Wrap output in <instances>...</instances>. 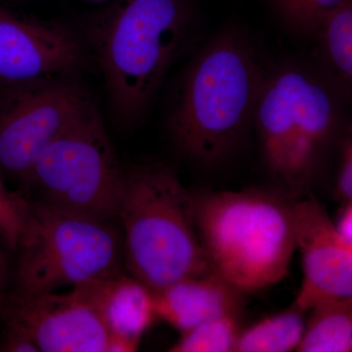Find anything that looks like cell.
Wrapping results in <instances>:
<instances>
[{"label": "cell", "instance_id": "cell-1", "mask_svg": "<svg viewBox=\"0 0 352 352\" xmlns=\"http://www.w3.org/2000/svg\"><path fill=\"white\" fill-rule=\"evenodd\" d=\"M266 74L251 41L222 30L190 62L170 116L175 145L189 159L214 166L232 154L254 120Z\"/></svg>", "mask_w": 352, "mask_h": 352}, {"label": "cell", "instance_id": "cell-2", "mask_svg": "<svg viewBox=\"0 0 352 352\" xmlns=\"http://www.w3.org/2000/svg\"><path fill=\"white\" fill-rule=\"evenodd\" d=\"M118 220L124 265L153 293L214 272L197 230L194 193L170 166L147 164L126 171Z\"/></svg>", "mask_w": 352, "mask_h": 352}, {"label": "cell", "instance_id": "cell-3", "mask_svg": "<svg viewBox=\"0 0 352 352\" xmlns=\"http://www.w3.org/2000/svg\"><path fill=\"white\" fill-rule=\"evenodd\" d=\"M182 0H118L92 27L91 41L113 115L135 124L190 36Z\"/></svg>", "mask_w": 352, "mask_h": 352}, {"label": "cell", "instance_id": "cell-4", "mask_svg": "<svg viewBox=\"0 0 352 352\" xmlns=\"http://www.w3.org/2000/svg\"><path fill=\"white\" fill-rule=\"evenodd\" d=\"M194 199L197 230L215 274L244 294L286 277L296 250L294 203L254 190Z\"/></svg>", "mask_w": 352, "mask_h": 352}, {"label": "cell", "instance_id": "cell-5", "mask_svg": "<svg viewBox=\"0 0 352 352\" xmlns=\"http://www.w3.org/2000/svg\"><path fill=\"white\" fill-rule=\"evenodd\" d=\"M337 118L332 91L314 74L287 65L266 75L252 122L271 175L295 193L305 188Z\"/></svg>", "mask_w": 352, "mask_h": 352}, {"label": "cell", "instance_id": "cell-6", "mask_svg": "<svg viewBox=\"0 0 352 352\" xmlns=\"http://www.w3.org/2000/svg\"><path fill=\"white\" fill-rule=\"evenodd\" d=\"M30 201L29 224L18 250L15 289L48 293L122 273V233L115 222Z\"/></svg>", "mask_w": 352, "mask_h": 352}, {"label": "cell", "instance_id": "cell-7", "mask_svg": "<svg viewBox=\"0 0 352 352\" xmlns=\"http://www.w3.org/2000/svg\"><path fill=\"white\" fill-rule=\"evenodd\" d=\"M100 113L92 101L39 156L27 187L38 201L115 222L126 182Z\"/></svg>", "mask_w": 352, "mask_h": 352}, {"label": "cell", "instance_id": "cell-8", "mask_svg": "<svg viewBox=\"0 0 352 352\" xmlns=\"http://www.w3.org/2000/svg\"><path fill=\"white\" fill-rule=\"evenodd\" d=\"M90 100L69 76L0 89V175L28 186L34 164Z\"/></svg>", "mask_w": 352, "mask_h": 352}, {"label": "cell", "instance_id": "cell-9", "mask_svg": "<svg viewBox=\"0 0 352 352\" xmlns=\"http://www.w3.org/2000/svg\"><path fill=\"white\" fill-rule=\"evenodd\" d=\"M0 321L29 336L39 351L107 352V328L74 289L59 295L14 288L4 300Z\"/></svg>", "mask_w": 352, "mask_h": 352}, {"label": "cell", "instance_id": "cell-10", "mask_svg": "<svg viewBox=\"0 0 352 352\" xmlns=\"http://www.w3.org/2000/svg\"><path fill=\"white\" fill-rule=\"evenodd\" d=\"M85 62L82 41L69 28L24 17L0 6V89L69 76Z\"/></svg>", "mask_w": 352, "mask_h": 352}, {"label": "cell", "instance_id": "cell-11", "mask_svg": "<svg viewBox=\"0 0 352 352\" xmlns=\"http://www.w3.org/2000/svg\"><path fill=\"white\" fill-rule=\"evenodd\" d=\"M302 286L294 305L309 311L321 303L352 298V249L314 198L294 203Z\"/></svg>", "mask_w": 352, "mask_h": 352}, {"label": "cell", "instance_id": "cell-12", "mask_svg": "<svg viewBox=\"0 0 352 352\" xmlns=\"http://www.w3.org/2000/svg\"><path fill=\"white\" fill-rule=\"evenodd\" d=\"M154 302L157 319L183 333L217 317L239 315L244 293L210 272L184 278L155 292Z\"/></svg>", "mask_w": 352, "mask_h": 352}, {"label": "cell", "instance_id": "cell-13", "mask_svg": "<svg viewBox=\"0 0 352 352\" xmlns=\"http://www.w3.org/2000/svg\"><path fill=\"white\" fill-rule=\"evenodd\" d=\"M73 289L94 308L110 335L142 340L157 319L154 293L131 275L92 279Z\"/></svg>", "mask_w": 352, "mask_h": 352}, {"label": "cell", "instance_id": "cell-14", "mask_svg": "<svg viewBox=\"0 0 352 352\" xmlns=\"http://www.w3.org/2000/svg\"><path fill=\"white\" fill-rule=\"evenodd\" d=\"M296 351H351L352 298L332 300L312 308Z\"/></svg>", "mask_w": 352, "mask_h": 352}, {"label": "cell", "instance_id": "cell-15", "mask_svg": "<svg viewBox=\"0 0 352 352\" xmlns=\"http://www.w3.org/2000/svg\"><path fill=\"white\" fill-rule=\"evenodd\" d=\"M305 311L293 305L241 331L236 352H289L300 346L305 329Z\"/></svg>", "mask_w": 352, "mask_h": 352}, {"label": "cell", "instance_id": "cell-16", "mask_svg": "<svg viewBox=\"0 0 352 352\" xmlns=\"http://www.w3.org/2000/svg\"><path fill=\"white\" fill-rule=\"evenodd\" d=\"M316 38L333 80L352 95V0H346L329 16Z\"/></svg>", "mask_w": 352, "mask_h": 352}, {"label": "cell", "instance_id": "cell-17", "mask_svg": "<svg viewBox=\"0 0 352 352\" xmlns=\"http://www.w3.org/2000/svg\"><path fill=\"white\" fill-rule=\"evenodd\" d=\"M240 332L239 315H223L182 333L179 340L171 346L170 351H235Z\"/></svg>", "mask_w": 352, "mask_h": 352}, {"label": "cell", "instance_id": "cell-18", "mask_svg": "<svg viewBox=\"0 0 352 352\" xmlns=\"http://www.w3.org/2000/svg\"><path fill=\"white\" fill-rule=\"evenodd\" d=\"M346 0H272L284 24L303 36H316L329 16Z\"/></svg>", "mask_w": 352, "mask_h": 352}, {"label": "cell", "instance_id": "cell-19", "mask_svg": "<svg viewBox=\"0 0 352 352\" xmlns=\"http://www.w3.org/2000/svg\"><path fill=\"white\" fill-rule=\"evenodd\" d=\"M31 201L8 191L0 175V240L18 252L29 224Z\"/></svg>", "mask_w": 352, "mask_h": 352}, {"label": "cell", "instance_id": "cell-20", "mask_svg": "<svg viewBox=\"0 0 352 352\" xmlns=\"http://www.w3.org/2000/svg\"><path fill=\"white\" fill-rule=\"evenodd\" d=\"M0 351L39 352V349L31 338L19 329L4 325L3 333L0 339Z\"/></svg>", "mask_w": 352, "mask_h": 352}, {"label": "cell", "instance_id": "cell-21", "mask_svg": "<svg viewBox=\"0 0 352 352\" xmlns=\"http://www.w3.org/2000/svg\"><path fill=\"white\" fill-rule=\"evenodd\" d=\"M349 141L344 152V162L340 170L338 188L340 195L352 201V126L349 129Z\"/></svg>", "mask_w": 352, "mask_h": 352}, {"label": "cell", "instance_id": "cell-22", "mask_svg": "<svg viewBox=\"0 0 352 352\" xmlns=\"http://www.w3.org/2000/svg\"><path fill=\"white\" fill-rule=\"evenodd\" d=\"M141 340L126 336L110 335L107 352H134L138 351Z\"/></svg>", "mask_w": 352, "mask_h": 352}, {"label": "cell", "instance_id": "cell-23", "mask_svg": "<svg viewBox=\"0 0 352 352\" xmlns=\"http://www.w3.org/2000/svg\"><path fill=\"white\" fill-rule=\"evenodd\" d=\"M0 243L2 242L0 240ZM10 265H9L8 258L4 250L0 245V312L3 307L4 300L9 294L8 284L10 281Z\"/></svg>", "mask_w": 352, "mask_h": 352}, {"label": "cell", "instance_id": "cell-24", "mask_svg": "<svg viewBox=\"0 0 352 352\" xmlns=\"http://www.w3.org/2000/svg\"><path fill=\"white\" fill-rule=\"evenodd\" d=\"M337 227L340 235L352 249V201H349V205L342 214Z\"/></svg>", "mask_w": 352, "mask_h": 352}, {"label": "cell", "instance_id": "cell-25", "mask_svg": "<svg viewBox=\"0 0 352 352\" xmlns=\"http://www.w3.org/2000/svg\"><path fill=\"white\" fill-rule=\"evenodd\" d=\"M90 1L99 2V1H106V0H90Z\"/></svg>", "mask_w": 352, "mask_h": 352}, {"label": "cell", "instance_id": "cell-26", "mask_svg": "<svg viewBox=\"0 0 352 352\" xmlns=\"http://www.w3.org/2000/svg\"><path fill=\"white\" fill-rule=\"evenodd\" d=\"M351 351H352V339H351Z\"/></svg>", "mask_w": 352, "mask_h": 352}, {"label": "cell", "instance_id": "cell-27", "mask_svg": "<svg viewBox=\"0 0 352 352\" xmlns=\"http://www.w3.org/2000/svg\"></svg>", "mask_w": 352, "mask_h": 352}]
</instances>
